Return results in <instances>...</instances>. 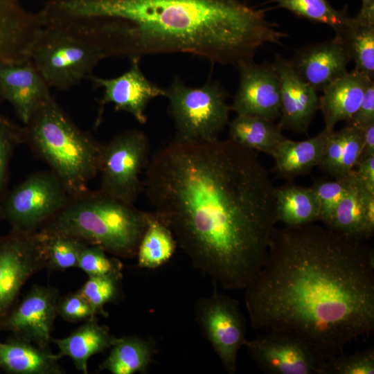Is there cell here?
I'll return each mask as SVG.
<instances>
[{
  "label": "cell",
  "instance_id": "cell-6",
  "mask_svg": "<svg viewBox=\"0 0 374 374\" xmlns=\"http://www.w3.org/2000/svg\"><path fill=\"white\" fill-rule=\"evenodd\" d=\"M50 88L66 91L92 75L103 52L83 36L63 27L43 24L28 57Z\"/></svg>",
  "mask_w": 374,
  "mask_h": 374
},
{
  "label": "cell",
  "instance_id": "cell-11",
  "mask_svg": "<svg viewBox=\"0 0 374 374\" xmlns=\"http://www.w3.org/2000/svg\"><path fill=\"white\" fill-rule=\"evenodd\" d=\"M46 260L45 238L39 232L10 230L0 237V325L27 280L46 267Z\"/></svg>",
  "mask_w": 374,
  "mask_h": 374
},
{
  "label": "cell",
  "instance_id": "cell-21",
  "mask_svg": "<svg viewBox=\"0 0 374 374\" xmlns=\"http://www.w3.org/2000/svg\"><path fill=\"white\" fill-rule=\"evenodd\" d=\"M371 80L373 79L354 69L323 90V95L319 98V109L323 114L326 129L334 130L337 123L348 122L352 118Z\"/></svg>",
  "mask_w": 374,
  "mask_h": 374
},
{
  "label": "cell",
  "instance_id": "cell-24",
  "mask_svg": "<svg viewBox=\"0 0 374 374\" xmlns=\"http://www.w3.org/2000/svg\"><path fill=\"white\" fill-rule=\"evenodd\" d=\"M114 339L109 328L100 325L97 319H94L84 322L66 337L51 338V342L58 348L57 355L60 358L69 357L78 371L87 374L89 357L109 349Z\"/></svg>",
  "mask_w": 374,
  "mask_h": 374
},
{
  "label": "cell",
  "instance_id": "cell-33",
  "mask_svg": "<svg viewBox=\"0 0 374 374\" xmlns=\"http://www.w3.org/2000/svg\"><path fill=\"white\" fill-rule=\"evenodd\" d=\"M24 143V128L0 113V222L1 207L7 194L9 168L16 148Z\"/></svg>",
  "mask_w": 374,
  "mask_h": 374
},
{
  "label": "cell",
  "instance_id": "cell-20",
  "mask_svg": "<svg viewBox=\"0 0 374 374\" xmlns=\"http://www.w3.org/2000/svg\"><path fill=\"white\" fill-rule=\"evenodd\" d=\"M42 26L40 15L19 0H0V61L26 58Z\"/></svg>",
  "mask_w": 374,
  "mask_h": 374
},
{
  "label": "cell",
  "instance_id": "cell-3",
  "mask_svg": "<svg viewBox=\"0 0 374 374\" xmlns=\"http://www.w3.org/2000/svg\"><path fill=\"white\" fill-rule=\"evenodd\" d=\"M105 57L190 53L236 68L287 35L242 0H51Z\"/></svg>",
  "mask_w": 374,
  "mask_h": 374
},
{
  "label": "cell",
  "instance_id": "cell-31",
  "mask_svg": "<svg viewBox=\"0 0 374 374\" xmlns=\"http://www.w3.org/2000/svg\"><path fill=\"white\" fill-rule=\"evenodd\" d=\"M122 274L89 276L78 292L88 302L97 315L106 317L104 307L117 301L121 294Z\"/></svg>",
  "mask_w": 374,
  "mask_h": 374
},
{
  "label": "cell",
  "instance_id": "cell-16",
  "mask_svg": "<svg viewBox=\"0 0 374 374\" xmlns=\"http://www.w3.org/2000/svg\"><path fill=\"white\" fill-rule=\"evenodd\" d=\"M0 93L24 125L53 97L50 87L28 57L0 61Z\"/></svg>",
  "mask_w": 374,
  "mask_h": 374
},
{
  "label": "cell",
  "instance_id": "cell-22",
  "mask_svg": "<svg viewBox=\"0 0 374 374\" xmlns=\"http://www.w3.org/2000/svg\"><path fill=\"white\" fill-rule=\"evenodd\" d=\"M61 358L15 335L0 341V370L8 374H63Z\"/></svg>",
  "mask_w": 374,
  "mask_h": 374
},
{
  "label": "cell",
  "instance_id": "cell-41",
  "mask_svg": "<svg viewBox=\"0 0 374 374\" xmlns=\"http://www.w3.org/2000/svg\"><path fill=\"white\" fill-rule=\"evenodd\" d=\"M355 172L367 190L374 195V156L360 159Z\"/></svg>",
  "mask_w": 374,
  "mask_h": 374
},
{
  "label": "cell",
  "instance_id": "cell-14",
  "mask_svg": "<svg viewBox=\"0 0 374 374\" xmlns=\"http://www.w3.org/2000/svg\"><path fill=\"white\" fill-rule=\"evenodd\" d=\"M129 69L112 78L90 75L96 88H103V94L98 100L100 105L95 127L100 124L103 109L107 104H113L115 111L126 112L141 124L147 122L146 108L154 98L164 96V89L149 80L140 66V58L130 59Z\"/></svg>",
  "mask_w": 374,
  "mask_h": 374
},
{
  "label": "cell",
  "instance_id": "cell-34",
  "mask_svg": "<svg viewBox=\"0 0 374 374\" xmlns=\"http://www.w3.org/2000/svg\"><path fill=\"white\" fill-rule=\"evenodd\" d=\"M374 348L353 354L344 352L323 359L320 374H373Z\"/></svg>",
  "mask_w": 374,
  "mask_h": 374
},
{
  "label": "cell",
  "instance_id": "cell-10",
  "mask_svg": "<svg viewBox=\"0 0 374 374\" xmlns=\"http://www.w3.org/2000/svg\"><path fill=\"white\" fill-rule=\"evenodd\" d=\"M194 310L197 323L224 370L235 374L238 352L247 340V322L239 302L215 291L199 299Z\"/></svg>",
  "mask_w": 374,
  "mask_h": 374
},
{
  "label": "cell",
  "instance_id": "cell-35",
  "mask_svg": "<svg viewBox=\"0 0 374 374\" xmlns=\"http://www.w3.org/2000/svg\"><path fill=\"white\" fill-rule=\"evenodd\" d=\"M106 253L100 246L87 244L80 251L77 267L88 276L122 274V262Z\"/></svg>",
  "mask_w": 374,
  "mask_h": 374
},
{
  "label": "cell",
  "instance_id": "cell-5",
  "mask_svg": "<svg viewBox=\"0 0 374 374\" xmlns=\"http://www.w3.org/2000/svg\"><path fill=\"white\" fill-rule=\"evenodd\" d=\"M24 143L62 181L71 197L89 190L103 145L81 130L51 97L24 125Z\"/></svg>",
  "mask_w": 374,
  "mask_h": 374
},
{
  "label": "cell",
  "instance_id": "cell-2",
  "mask_svg": "<svg viewBox=\"0 0 374 374\" xmlns=\"http://www.w3.org/2000/svg\"><path fill=\"white\" fill-rule=\"evenodd\" d=\"M244 290L253 329L295 334L324 359L374 330L373 249L326 226L274 228Z\"/></svg>",
  "mask_w": 374,
  "mask_h": 374
},
{
  "label": "cell",
  "instance_id": "cell-29",
  "mask_svg": "<svg viewBox=\"0 0 374 374\" xmlns=\"http://www.w3.org/2000/svg\"><path fill=\"white\" fill-rule=\"evenodd\" d=\"M338 36L345 43L355 69L374 80V24L353 17L349 26Z\"/></svg>",
  "mask_w": 374,
  "mask_h": 374
},
{
  "label": "cell",
  "instance_id": "cell-8",
  "mask_svg": "<svg viewBox=\"0 0 374 374\" xmlns=\"http://www.w3.org/2000/svg\"><path fill=\"white\" fill-rule=\"evenodd\" d=\"M71 198L64 184L51 170L36 172L7 193L1 207V217L12 231L35 233Z\"/></svg>",
  "mask_w": 374,
  "mask_h": 374
},
{
  "label": "cell",
  "instance_id": "cell-37",
  "mask_svg": "<svg viewBox=\"0 0 374 374\" xmlns=\"http://www.w3.org/2000/svg\"><path fill=\"white\" fill-rule=\"evenodd\" d=\"M338 179H344L355 170L359 161L364 141V129L346 125Z\"/></svg>",
  "mask_w": 374,
  "mask_h": 374
},
{
  "label": "cell",
  "instance_id": "cell-27",
  "mask_svg": "<svg viewBox=\"0 0 374 374\" xmlns=\"http://www.w3.org/2000/svg\"><path fill=\"white\" fill-rule=\"evenodd\" d=\"M278 124L252 115H237L229 124V139L251 150L270 154L286 137Z\"/></svg>",
  "mask_w": 374,
  "mask_h": 374
},
{
  "label": "cell",
  "instance_id": "cell-17",
  "mask_svg": "<svg viewBox=\"0 0 374 374\" xmlns=\"http://www.w3.org/2000/svg\"><path fill=\"white\" fill-rule=\"evenodd\" d=\"M273 65L280 85L278 124L294 132H306L319 109L317 91L298 75L289 60L276 54Z\"/></svg>",
  "mask_w": 374,
  "mask_h": 374
},
{
  "label": "cell",
  "instance_id": "cell-38",
  "mask_svg": "<svg viewBox=\"0 0 374 374\" xmlns=\"http://www.w3.org/2000/svg\"><path fill=\"white\" fill-rule=\"evenodd\" d=\"M57 314L69 322H85L96 319V313L88 302L78 292L60 297Z\"/></svg>",
  "mask_w": 374,
  "mask_h": 374
},
{
  "label": "cell",
  "instance_id": "cell-25",
  "mask_svg": "<svg viewBox=\"0 0 374 374\" xmlns=\"http://www.w3.org/2000/svg\"><path fill=\"white\" fill-rule=\"evenodd\" d=\"M278 222L285 226H296L319 220L317 196L312 187L287 184L275 188Z\"/></svg>",
  "mask_w": 374,
  "mask_h": 374
},
{
  "label": "cell",
  "instance_id": "cell-39",
  "mask_svg": "<svg viewBox=\"0 0 374 374\" xmlns=\"http://www.w3.org/2000/svg\"><path fill=\"white\" fill-rule=\"evenodd\" d=\"M344 130L332 131L327 141L319 168L335 179H338L344 143Z\"/></svg>",
  "mask_w": 374,
  "mask_h": 374
},
{
  "label": "cell",
  "instance_id": "cell-36",
  "mask_svg": "<svg viewBox=\"0 0 374 374\" xmlns=\"http://www.w3.org/2000/svg\"><path fill=\"white\" fill-rule=\"evenodd\" d=\"M319 200V220L327 226L333 216L334 212L343 198L347 189V179L323 180L314 181L311 186Z\"/></svg>",
  "mask_w": 374,
  "mask_h": 374
},
{
  "label": "cell",
  "instance_id": "cell-7",
  "mask_svg": "<svg viewBox=\"0 0 374 374\" xmlns=\"http://www.w3.org/2000/svg\"><path fill=\"white\" fill-rule=\"evenodd\" d=\"M168 112L173 119L176 141L205 142L217 139L229 123L228 93L218 82L188 87L175 77L164 89Z\"/></svg>",
  "mask_w": 374,
  "mask_h": 374
},
{
  "label": "cell",
  "instance_id": "cell-1",
  "mask_svg": "<svg viewBox=\"0 0 374 374\" xmlns=\"http://www.w3.org/2000/svg\"><path fill=\"white\" fill-rule=\"evenodd\" d=\"M145 188L193 267L225 289L247 287L278 222L276 188L253 150L229 139L174 141L149 161Z\"/></svg>",
  "mask_w": 374,
  "mask_h": 374
},
{
  "label": "cell",
  "instance_id": "cell-9",
  "mask_svg": "<svg viewBox=\"0 0 374 374\" xmlns=\"http://www.w3.org/2000/svg\"><path fill=\"white\" fill-rule=\"evenodd\" d=\"M150 143L146 134L130 130L103 145L99 166L102 192L133 204L142 191L139 175L149 163Z\"/></svg>",
  "mask_w": 374,
  "mask_h": 374
},
{
  "label": "cell",
  "instance_id": "cell-23",
  "mask_svg": "<svg viewBox=\"0 0 374 374\" xmlns=\"http://www.w3.org/2000/svg\"><path fill=\"white\" fill-rule=\"evenodd\" d=\"M332 131L324 128L310 139L296 141L286 138L279 143L270 154L274 159L278 176L292 180L297 176L310 173L319 165Z\"/></svg>",
  "mask_w": 374,
  "mask_h": 374
},
{
  "label": "cell",
  "instance_id": "cell-19",
  "mask_svg": "<svg viewBox=\"0 0 374 374\" xmlns=\"http://www.w3.org/2000/svg\"><path fill=\"white\" fill-rule=\"evenodd\" d=\"M346 179V193L326 227L341 235L364 240L374 233V195L361 183L355 170Z\"/></svg>",
  "mask_w": 374,
  "mask_h": 374
},
{
  "label": "cell",
  "instance_id": "cell-15",
  "mask_svg": "<svg viewBox=\"0 0 374 374\" xmlns=\"http://www.w3.org/2000/svg\"><path fill=\"white\" fill-rule=\"evenodd\" d=\"M237 68L240 82L231 109L237 115L258 116L273 122L279 118L280 85L273 63L252 60Z\"/></svg>",
  "mask_w": 374,
  "mask_h": 374
},
{
  "label": "cell",
  "instance_id": "cell-42",
  "mask_svg": "<svg viewBox=\"0 0 374 374\" xmlns=\"http://www.w3.org/2000/svg\"><path fill=\"white\" fill-rule=\"evenodd\" d=\"M374 156V123L364 129V141L360 159Z\"/></svg>",
  "mask_w": 374,
  "mask_h": 374
},
{
  "label": "cell",
  "instance_id": "cell-32",
  "mask_svg": "<svg viewBox=\"0 0 374 374\" xmlns=\"http://www.w3.org/2000/svg\"><path fill=\"white\" fill-rule=\"evenodd\" d=\"M42 235L45 238L46 267L50 270L64 271L78 267L80 251L88 243L71 236Z\"/></svg>",
  "mask_w": 374,
  "mask_h": 374
},
{
  "label": "cell",
  "instance_id": "cell-4",
  "mask_svg": "<svg viewBox=\"0 0 374 374\" xmlns=\"http://www.w3.org/2000/svg\"><path fill=\"white\" fill-rule=\"evenodd\" d=\"M144 212L100 190H89L68 204L38 231L79 238L119 258H132L147 228Z\"/></svg>",
  "mask_w": 374,
  "mask_h": 374
},
{
  "label": "cell",
  "instance_id": "cell-18",
  "mask_svg": "<svg viewBox=\"0 0 374 374\" xmlns=\"http://www.w3.org/2000/svg\"><path fill=\"white\" fill-rule=\"evenodd\" d=\"M289 60L305 82L317 91H323L348 72L351 59L345 43L335 35L332 39L299 49Z\"/></svg>",
  "mask_w": 374,
  "mask_h": 374
},
{
  "label": "cell",
  "instance_id": "cell-43",
  "mask_svg": "<svg viewBox=\"0 0 374 374\" xmlns=\"http://www.w3.org/2000/svg\"><path fill=\"white\" fill-rule=\"evenodd\" d=\"M356 16L363 21L374 24V0H362L360 11Z\"/></svg>",
  "mask_w": 374,
  "mask_h": 374
},
{
  "label": "cell",
  "instance_id": "cell-40",
  "mask_svg": "<svg viewBox=\"0 0 374 374\" xmlns=\"http://www.w3.org/2000/svg\"><path fill=\"white\" fill-rule=\"evenodd\" d=\"M346 123L362 129L374 123V80L368 82L358 109Z\"/></svg>",
  "mask_w": 374,
  "mask_h": 374
},
{
  "label": "cell",
  "instance_id": "cell-13",
  "mask_svg": "<svg viewBox=\"0 0 374 374\" xmlns=\"http://www.w3.org/2000/svg\"><path fill=\"white\" fill-rule=\"evenodd\" d=\"M60 296L51 286L34 285L18 301L0 325V330L10 332L39 347L47 348Z\"/></svg>",
  "mask_w": 374,
  "mask_h": 374
},
{
  "label": "cell",
  "instance_id": "cell-26",
  "mask_svg": "<svg viewBox=\"0 0 374 374\" xmlns=\"http://www.w3.org/2000/svg\"><path fill=\"white\" fill-rule=\"evenodd\" d=\"M99 371L112 374L145 373L154 353L153 343L139 337H115Z\"/></svg>",
  "mask_w": 374,
  "mask_h": 374
},
{
  "label": "cell",
  "instance_id": "cell-44",
  "mask_svg": "<svg viewBox=\"0 0 374 374\" xmlns=\"http://www.w3.org/2000/svg\"><path fill=\"white\" fill-rule=\"evenodd\" d=\"M3 100V98H2L1 96V93H0V103L2 102Z\"/></svg>",
  "mask_w": 374,
  "mask_h": 374
},
{
  "label": "cell",
  "instance_id": "cell-28",
  "mask_svg": "<svg viewBox=\"0 0 374 374\" xmlns=\"http://www.w3.org/2000/svg\"><path fill=\"white\" fill-rule=\"evenodd\" d=\"M177 241L170 229L150 213L147 228L138 247V266L156 269L168 262L175 253Z\"/></svg>",
  "mask_w": 374,
  "mask_h": 374
},
{
  "label": "cell",
  "instance_id": "cell-12",
  "mask_svg": "<svg viewBox=\"0 0 374 374\" xmlns=\"http://www.w3.org/2000/svg\"><path fill=\"white\" fill-rule=\"evenodd\" d=\"M256 366L267 374H320L322 358L295 334L267 330L244 344Z\"/></svg>",
  "mask_w": 374,
  "mask_h": 374
},
{
  "label": "cell",
  "instance_id": "cell-30",
  "mask_svg": "<svg viewBox=\"0 0 374 374\" xmlns=\"http://www.w3.org/2000/svg\"><path fill=\"white\" fill-rule=\"evenodd\" d=\"M278 8L286 9L298 17L331 27L339 35L352 21L346 9L333 8L328 0H274Z\"/></svg>",
  "mask_w": 374,
  "mask_h": 374
}]
</instances>
